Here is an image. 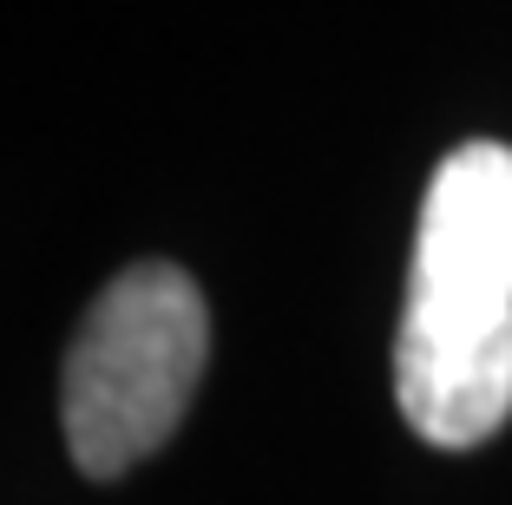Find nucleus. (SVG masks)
Masks as SVG:
<instances>
[{
	"instance_id": "1",
	"label": "nucleus",
	"mask_w": 512,
	"mask_h": 505,
	"mask_svg": "<svg viewBox=\"0 0 512 505\" xmlns=\"http://www.w3.org/2000/svg\"><path fill=\"white\" fill-rule=\"evenodd\" d=\"M394 394L427 446H480L512 420V145L473 138L427 184Z\"/></svg>"
},
{
	"instance_id": "2",
	"label": "nucleus",
	"mask_w": 512,
	"mask_h": 505,
	"mask_svg": "<svg viewBox=\"0 0 512 505\" xmlns=\"http://www.w3.org/2000/svg\"><path fill=\"white\" fill-rule=\"evenodd\" d=\"M204 355H211V315L191 276L178 263L119 269L92 296L66 348L60 420L79 473L119 479L125 466L151 460L178 433Z\"/></svg>"
}]
</instances>
